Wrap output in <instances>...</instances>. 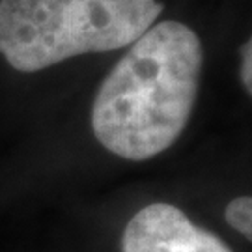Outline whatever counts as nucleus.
Returning <instances> with one entry per match:
<instances>
[{"instance_id": "obj_5", "label": "nucleus", "mask_w": 252, "mask_h": 252, "mask_svg": "<svg viewBox=\"0 0 252 252\" xmlns=\"http://www.w3.org/2000/svg\"><path fill=\"white\" fill-rule=\"evenodd\" d=\"M239 77H241V82H243L245 90L249 92L252 97V36L249 37V41L241 47Z\"/></svg>"}, {"instance_id": "obj_2", "label": "nucleus", "mask_w": 252, "mask_h": 252, "mask_svg": "<svg viewBox=\"0 0 252 252\" xmlns=\"http://www.w3.org/2000/svg\"><path fill=\"white\" fill-rule=\"evenodd\" d=\"M161 13L157 0H2L0 54L13 69L36 73L129 47Z\"/></svg>"}, {"instance_id": "obj_1", "label": "nucleus", "mask_w": 252, "mask_h": 252, "mask_svg": "<svg viewBox=\"0 0 252 252\" xmlns=\"http://www.w3.org/2000/svg\"><path fill=\"white\" fill-rule=\"evenodd\" d=\"M204 49L180 21H161L129 45L101 82L90 124L103 148L127 161L166 152L194 110Z\"/></svg>"}, {"instance_id": "obj_3", "label": "nucleus", "mask_w": 252, "mask_h": 252, "mask_svg": "<svg viewBox=\"0 0 252 252\" xmlns=\"http://www.w3.org/2000/svg\"><path fill=\"white\" fill-rule=\"evenodd\" d=\"M122 252H232V249L194 224L180 207L155 202L127 222Z\"/></svg>"}, {"instance_id": "obj_4", "label": "nucleus", "mask_w": 252, "mask_h": 252, "mask_svg": "<svg viewBox=\"0 0 252 252\" xmlns=\"http://www.w3.org/2000/svg\"><path fill=\"white\" fill-rule=\"evenodd\" d=\"M226 222L252 243V196H237L226 206Z\"/></svg>"}]
</instances>
